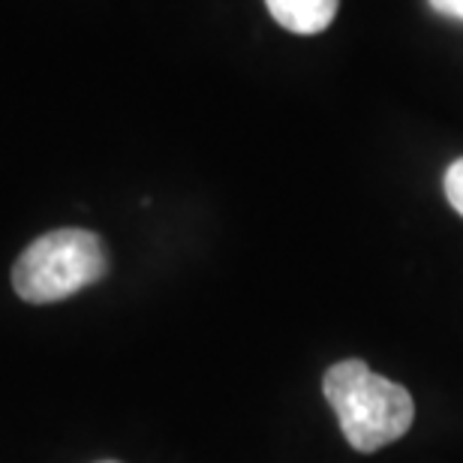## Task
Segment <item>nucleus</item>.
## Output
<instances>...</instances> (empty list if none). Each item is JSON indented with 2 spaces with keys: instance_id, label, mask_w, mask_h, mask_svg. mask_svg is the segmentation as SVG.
<instances>
[{
  "instance_id": "obj_3",
  "label": "nucleus",
  "mask_w": 463,
  "mask_h": 463,
  "mask_svg": "<svg viewBox=\"0 0 463 463\" xmlns=\"http://www.w3.org/2000/svg\"><path fill=\"white\" fill-rule=\"evenodd\" d=\"M265 6L286 31L313 36L328 31L340 9V0H265Z\"/></svg>"
},
{
  "instance_id": "obj_5",
  "label": "nucleus",
  "mask_w": 463,
  "mask_h": 463,
  "mask_svg": "<svg viewBox=\"0 0 463 463\" xmlns=\"http://www.w3.org/2000/svg\"><path fill=\"white\" fill-rule=\"evenodd\" d=\"M433 13L455 18V22H463V0H428Z\"/></svg>"
},
{
  "instance_id": "obj_6",
  "label": "nucleus",
  "mask_w": 463,
  "mask_h": 463,
  "mask_svg": "<svg viewBox=\"0 0 463 463\" xmlns=\"http://www.w3.org/2000/svg\"><path fill=\"white\" fill-rule=\"evenodd\" d=\"M99 463H118V460H99Z\"/></svg>"
},
{
  "instance_id": "obj_4",
  "label": "nucleus",
  "mask_w": 463,
  "mask_h": 463,
  "mask_svg": "<svg viewBox=\"0 0 463 463\" xmlns=\"http://www.w3.org/2000/svg\"><path fill=\"white\" fill-rule=\"evenodd\" d=\"M446 199H449V205L458 211V214L463 217V156L460 160H455L449 165V172H446Z\"/></svg>"
},
{
  "instance_id": "obj_2",
  "label": "nucleus",
  "mask_w": 463,
  "mask_h": 463,
  "mask_svg": "<svg viewBox=\"0 0 463 463\" xmlns=\"http://www.w3.org/2000/svg\"><path fill=\"white\" fill-rule=\"evenodd\" d=\"M109 271V253L97 232L54 229L36 238L13 268V286L27 304H54L99 283Z\"/></svg>"
},
{
  "instance_id": "obj_1",
  "label": "nucleus",
  "mask_w": 463,
  "mask_h": 463,
  "mask_svg": "<svg viewBox=\"0 0 463 463\" xmlns=\"http://www.w3.org/2000/svg\"><path fill=\"white\" fill-rule=\"evenodd\" d=\"M322 392L337 424L355 451H379L412 428L415 403L403 385L373 373L364 361L349 358L328 367Z\"/></svg>"
}]
</instances>
